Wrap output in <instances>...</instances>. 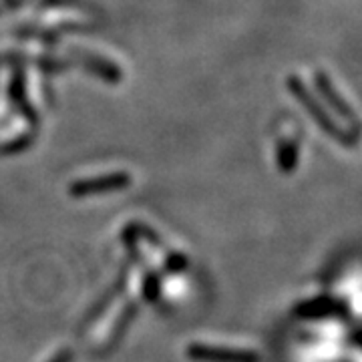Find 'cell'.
I'll use <instances>...</instances> for the list:
<instances>
[{
  "mask_svg": "<svg viewBox=\"0 0 362 362\" xmlns=\"http://www.w3.org/2000/svg\"><path fill=\"white\" fill-rule=\"evenodd\" d=\"M192 356L204 358L211 362H256L254 356H246L247 352H235V350H221V349H207V346H195L192 349Z\"/></svg>",
  "mask_w": 362,
  "mask_h": 362,
  "instance_id": "obj_3",
  "label": "cell"
},
{
  "mask_svg": "<svg viewBox=\"0 0 362 362\" xmlns=\"http://www.w3.org/2000/svg\"><path fill=\"white\" fill-rule=\"evenodd\" d=\"M288 89L292 90V95L298 99V103L302 105L308 113H310V117L322 127L330 137H334V139H338V141L342 143H352V137H349L344 131L340 129V127H337V123L330 119V115L324 111V107L320 105V101L312 95L310 90L306 89V85L300 81L298 77H290L288 78Z\"/></svg>",
  "mask_w": 362,
  "mask_h": 362,
  "instance_id": "obj_1",
  "label": "cell"
},
{
  "mask_svg": "<svg viewBox=\"0 0 362 362\" xmlns=\"http://www.w3.org/2000/svg\"><path fill=\"white\" fill-rule=\"evenodd\" d=\"M127 183L125 175H109L105 181H87V183H78L73 187V192H77V195H87L97 192V189H109V187H121Z\"/></svg>",
  "mask_w": 362,
  "mask_h": 362,
  "instance_id": "obj_4",
  "label": "cell"
},
{
  "mask_svg": "<svg viewBox=\"0 0 362 362\" xmlns=\"http://www.w3.org/2000/svg\"><path fill=\"white\" fill-rule=\"evenodd\" d=\"M314 83H316V90H318V95H320L324 101L337 111L338 115L342 117V119H346V121L352 123V125L361 127V123H358L356 115L352 113V109H350L349 105L344 103V99L338 95L337 89L332 87V81H330V77H328L326 73H322V71H316V75H314Z\"/></svg>",
  "mask_w": 362,
  "mask_h": 362,
  "instance_id": "obj_2",
  "label": "cell"
}]
</instances>
